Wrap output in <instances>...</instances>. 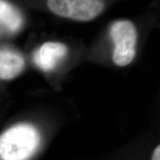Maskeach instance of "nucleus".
Masks as SVG:
<instances>
[{
    "label": "nucleus",
    "mask_w": 160,
    "mask_h": 160,
    "mask_svg": "<svg viewBox=\"0 0 160 160\" xmlns=\"http://www.w3.org/2000/svg\"><path fill=\"white\" fill-rule=\"evenodd\" d=\"M159 156H160V146L158 145L153 152L152 160H159L160 159Z\"/></svg>",
    "instance_id": "nucleus-7"
},
{
    "label": "nucleus",
    "mask_w": 160,
    "mask_h": 160,
    "mask_svg": "<svg viewBox=\"0 0 160 160\" xmlns=\"http://www.w3.org/2000/svg\"><path fill=\"white\" fill-rule=\"evenodd\" d=\"M24 68L25 59L21 53L10 48H0V79H14Z\"/></svg>",
    "instance_id": "nucleus-5"
},
{
    "label": "nucleus",
    "mask_w": 160,
    "mask_h": 160,
    "mask_svg": "<svg viewBox=\"0 0 160 160\" xmlns=\"http://www.w3.org/2000/svg\"><path fill=\"white\" fill-rule=\"evenodd\" d=\"M111 37L114 42L113 60L120 67L129 65L136 54L137 31L128 20H119L112 25Z\"/></svg>",
    "instance_id": "nucleus-3"
},
{
    "label": "nucleus",
    "mask_w": 160,
    "mask_h": 160,
    "mask_svg": "<svg viewBox=\"0 0 160 160\" xmlns=\"http://www.w3.org/2000/svg\"><path fill=\"white\" fill-rule=\"evenodd\" d=\"M68 53L67 47L62 43L48 42L44 43L33 55L36 65L43 71H51Z\"/></svg>",
    "instance_id": "nucleus-4"
},
{
    "label": "nucleus",
    "mask_w": 160,
    "mask_h": 160,
    "mask_svg": "<svg viewBox=\"0 0 160 160\" xmlns=\"http://www.w3.org/2000/svg\"><path fill=\"white\" fill-rule=\"evenodd\" d=\"M23 17L17 5L9 0H0V23L8 31L15 33L21 28Z\"/></svg>",
    "instance_id": "nucleus-6"
},
{
    "label": "nucleus",
    "mask_w": 160,
    "mask_h": 160,
    "mask_svg": "<svg viewBox=\"0 0 160 160\" xmlns=\"http://www.w3.org/2000/svg\"><path fill=\"white\" fill-rule=\"evenodd\" d=\"M39 133L33 125L19 124L0 135V159L28 160L39 145Z\"/></svg>",
    "instance_id": "nucleus-1"
},
{
    "label": "nucleus",
    "mask_w": 160,
    "mask_h": 160,
    "mask_svg": "<svg viewBox=\"0 0 160 160\" xmlns=\"http://www.w3.org/2000/svg\"><path fill=\"white\" fill-rule=\"evenodd\" d=\"M46 5L56 15L86 22L95 19L102 13L106 0H46Z\"/></svg>",
    "instance_id": "nucleus-2"
}]
</instances>
